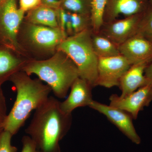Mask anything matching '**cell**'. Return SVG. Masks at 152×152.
<instances>
[{"label":"cell","mask_w":152,"mask_h":152,"mask_svg":"<svg viewBox=\"0 0 152 152\" xmlns=\"http://www.w3.org/2000/svg\"><path fill=\"white\" fill-rule=\"evenodd\" d=\"M121 54L131 64L152 63V41L137 34L119 46Z\"/></svg>","instance_id":"8fae6325"},{"label":"cell","mask_w":152,"mask_h":152,"mask_svg":"<svg viewBox=\"0 0 152 152\" xmlns=\"http://www.w3.org/2000/svg\"><path fill=\"white\" fill-rule=\"evenodd\" d=\"M137 34L152 41V7L143 14Z\"/></svg>","instance_id":"ffe728a7"},{"label":"cell","mask_w":152,"mask_h":152,"mask_svg":"<svg viewBox=\"0 0 152 152\" xmlns=\"http://www.w3.org/2000/svg\"><path fill=\"white\" fill-rule=\"evenodd\" d=\"M91 0H61L60 8L66 10L91 16Z\"/></svg>","instance_id":"d6986e66"},{"label":"cell","mask_w":152,"mask_h":152,"mask_svg":"<svg viewBox=\"0 0 152 152\" xmlns=\"http://www.w3.org/2000/svg\"><path fill=\"white\" fill-rule=\"evenodd\" d=\"M92 42L94 50L98 57L108 58L121 55L119 46L100 32L93 31Z\"/></svg>","instance_id":"e0dca14e"},{"label":"cell","mask_w":152,"mask_h":152,"mask_svg":"<svg viewBox=\"0 0 152 152\" xmlns=\"http://www.w3.org/2000/svg\"><path fill=\"white\" fill-rule=\"evenodd\" d=\"M26 37L30 43L36 48L51 51L67 37L60 28H51L29 23L26 31Z\"/></svg>","instance_id":"30bf717a"},{"label":"cell","mask_w":152,"mask_h":152,"mask_svg":"<svg viewBox=\"0 0 152 152\" xmlns=\"http://www.w3.org/2000/svg\"><path fill=\"white\" fill-rule=\"evenodd\" d=\"M15 52L0 44V87L13 75L22 71L26 63L18 58Z\"/></svg>","instance_id":"9a60e30c"},{"label":"cell","mask_w":152,"mask_h":152,"mask_svg":"<svg viewBox=\"0 0 152 152\" xmlns=\"http://www.w3.org/2000/svg\"><path fill=\"white\" fill-rule=\"evenodd\" d=\"M110 105L124 110L137 119L139 113L152 102V84L147 85L124 97L112 94Z\"/></svg>","instance_id":"9c48e42d"},{"label":"cell","mask_w":152,"mask_h":152,"mask_svg":"<svg viewBox=\"0 0 152 152\" xmlns=\"http://www.w3.org/2000/svg\"><path fill=\"white\" fill-rule=\"evenodd\" d=\"M9 80L15 87L17 97L8 114L4 130L14 136L24 125L32 112L46 102L52 91L50 87L44 85L39 79H31L22 71L14 74Z\"/></svg>","instance_id":"7a4b0ae2"},{"label":"cell","mask_w":152,"mask_h":152,"mask_svg":"<svg viewBox=\"0 0 152 152\" xmlns=\"http://www.w3.org/2000/svg\"><path fill=\"white\" fill-rule=\"evenodd\" d=\"M107 0H91V19L94 33H99L104 23V15Z\"/></svg>","instance_id":"ac0fdd59"},{"label":"cell","mask_w":152,"mask_h":152,"mask_svg":"<svg viewBox=\"0 0 152 152\" xmlns=\"http://www.w3.org/2000/svg\"><path fill=\"white\" fill-rule=\"evenodd\" d=\"M98 75L96 86L106 88L119 87L120 80L132 64L125 57H98Z\"/></svg>","instance_id":"8992f818"},{"label":"cell","mask_w":152,"mask_h":152,"mask_svg":"<svg viewBox=\"0 0 152 152\" xmlns=\"http://www.w3.org/2000/svg\"><path fill=\"white\" fill-rule=\"evenodd\" d=\"M144 13L104 23L99 32L119 46L137 34Z\"/></svg>","instance_id":"52a82bcc"},{"label":"cell","mask_w":152,"mask_h":152,"mask_svg":"<svg viewBox=\"0 0 152 152\" xmlns=\"http://www.w3.org/2000/svg\"><path fill=\"white\" fill-rule=\"evenodd\" d=\"M41 1V0H20V8L25 12L33 10L39 4Z\"/></svg>","instance_id":"cb8c5ba5"},{"label":"cell","mask_w":152,"mask_h":152,"mask_svg":"<svg viewBox=\"0 0 152 152\" xmlns=\"http://www.w3.org/2000/svg\"><path fill=\"white\" fill-rule=\"evenodd\" d=\"M25 12L18 7L16 0L0 4V44L15 52L21 49L18 37Z\"/></svg>","instance_id":"5b68a950"},{"label":"cell","mask_w":152,"mask_h":152,"mask_svg":"<svg viewBox=\"0 0 152 152\" xmlns=\"http://www.w3.org/2000/svg\"><path fill=\"white\" fill-rule=\"evenodd\" d=\"M72 121V114L60 108V101L50 96L35 111L25 132L40 152H61L60 142L70 129Z\"/></svg>","instance_id":"6da1fadb"},{"label":"cell","mask_w":152,"mask_h":152,"mask_svg":"<svg viewBox=\"0 0 152 152\" xmlns=\"http://www.w3.org/2000/svg\"><path fill=\"white\" fill-rule=\"evenodd\" d=\"M90 108L103 114L131 141L140 145L141 139L137 133L130 114L124 110L93 100Z\"/></svg>","instance_id":"ba28073f"},{"label":"cell","mask_w":152,"mask_h":152,"mask_svg":"<svg viewBox=\"0 0 152 152\" xmlns=\"http://www.w3.org/2000/svg\"><path fill=\"white\" fill-rule=\"evenodd\" d=\"M92 29H88L68 37L57 48L75 63L80 77L93 88L96 87L99 58L94 50L92 42Z\"/></svg>","instance_id":"277c9868"},{"label":"cell","mask_w":152,"mask_h":152,"mask_svg":"<svg viewBox=\"0 0 152 152\" xmlns=\"http://www.w3.org/2000/svg\"><path fill=\"white\" fill-rule=\"evenodd\" d=\"M22 71L29 76L37 75L41 80L47 83L55 96L59 99L66 97L72 85L80 77L75 63L60 50L48 59L27 62Z\"/></svg>","instance_id":"3957f363"},{"label":"cell","mask_w":152,"mask_h":152,"mask_svg":"<svg viewBox=\"0 0 152 152\" xmlns=\"http://www.w3.org/2000/svg\"><path fill=\"white\" fill-rule=\"evenodd\" d=\"M61 0H42L44 5L54 8L58 7H60V3Z\"/></svg>","instance_id":"d4e9b609"},{"label":"cell","mask_w":152,"mask_h":152,"mask_svg":"<svg viewBox=\"0 0 152 152\" xmlns=\"http://www.w3.org/2000/svg\"><path fill=\"white\" fill-rule=\"evenodd\" d=\"M93 88L86 80L79 77L72 85L67 98L63 102H60V108L66 114H72L77 108L89 107L94 100L92 94Z\"/></svg>","instance_id":"4fadbf2b"},{"label":"cell","mask_w":152,"mask_h":152,"mask_svg":"<svg viewBox=\"0 0 152 152\" xmlns=\"http://www.w3.org/2000/svg\"><path fill=\"white\" fill-rule=\"evenodd\" d=\"M6 98L0 87V134L4 131L6 119L7 116Z\"/></svg>","instance_id":"7402d4cb"},{"label":"cell","mask_w":152,"mask_h":152,"mask_svg":"<svg viewBox=\"0 0 152 152\" xmlns=\"http://www.w3.org/2000/svg\"><path fill=\"white\" fill-rule=\"evenodd\" d=\"M6 0H0V4H1L3 2H4V1H5Z\"/></svg>","instance_id":"4316f807"},{"label":"cell","mask_w":152,"mask_h":152,"mask_svg":"<svg viewBox=\"0 0 152 152\" xmlns=\"http://www.w3.org/2000/svg\"><path fill=\"white\" fill-rule=\"evenodd\" d=\"M151 64L143 62L131 66L120 80L119 87L121 91V97H124L142 87L150 84L145 77V72L146 68Z\"/></svg>","instance_id":"5bb4252c"},{"label":"cell","mask_w":152,"mask_h":152,"mask_svg":"<svg viewBox=\"0 0 152 152\" xmlns=\"http://www.w3.org/2000/svg\"><path fill=\"white\" fill-rule=\"evenodd\" d=\"M151 0H107L104 15V23L145 13L151 6Z\"/></svg>","instance_id":"7c38bea8"},{"label":"cell","mask_w":152,"mask_h":152,"mask_svg":"<svg viewBox=\"0 0 152 152\" xmlns=\"http://www.w3.org/2000/svg\"><path fill=\"white\" fill-rule=\"evenodd\" d=\"M12 135L4 130L0 134V152H18V148L11 143Z\"/></svg>","instance_id":"44dd1931"},{"label":"cell","mask_w":152,"mask_h":152,"mask_svg":"<svg viewBox=\"0 0 152 152\" xmlns=\"http://www.w3.org/2000/svg\"><path fill=\"white\" fill-rule=\"evenodd\" d=\"M150 3H151V7H152V0H151V1H150Z\"/></svg>","instance_id":"83f0119b"},{"label":"cell","mask_w":152,"mask_h":152,"mask_svg":"<svg viewBox=\"0 0 152 152\" xmlns=\"http://www.w3.org/2000/svg\"><path fill=\"white\" fill-rule=\"evenodd\" d=\"M145 76L148 79L150 84H152V63L146 68Z\"/></svg>","instance_id":"484cf974"},{"label":"cell","mask_w":152,"mask_h":152,"mask_svg":"<svg viewBox=\"0 0 152 152\" xmlns=\"http://www.w3.org/2000/svg\"><path fill=\"white\" fill-rule=\"evenodd\" d=\"M21 141L22 149L21 152H40L35 143L27 135L23 137Z\"/></svg>","instance_id":"603a6c76"},{"label":"cell","mask_w":152,"mask_h":152,"mask_svg":"<svg viewBox=\"0 0 152 152\" xmlns=\"http://www.w3.org/2000/svg\"><path fill=\"white\" fill-rule=\"evenodd\" d=\"M29 23L51 28H58V15L56 11L43 5L33 9L28 15Z\"/></svg>","instance_id":"2e32d148"}]
</instances>
